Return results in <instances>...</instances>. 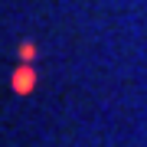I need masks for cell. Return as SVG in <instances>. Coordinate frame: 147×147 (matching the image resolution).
Returning <instances> with one entry per match:
<instances>
[{
  "label": "cell",
  "mask_w": 147,
  "mask_h": 147,
  "mask_svg": "<svg viewBox=\"0 0 147 147\" xmlns=\"http://www.w3.org/2000/svg\"><path fill=\"white\" fill-rule=\"evenodd\" d=\"M33 82H36V75H33L30 69H20V72H13V92L26 95V92L33 88Z\"/></svg>",
  "instance_id": "obj_1"
},
{
  "label": "cell",
  "mask_w": 147,
  "mask_h": 147,
  "mask_svg": "<svg viewBox=\"0 0 147 147\" xmlns=\"http://www.w3.org/2000/svg\"><path fill=\"white\" fill-rule=\"evenodd\" d=\"M20 56L23 59H33V56H36V46H33V42H23V46H20Z\"/></svg>",
  "instance_id": "obj_2"
}]
</instances>
